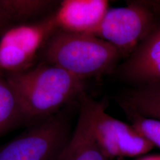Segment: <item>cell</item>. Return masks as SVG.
Instances as JSON below:
<instances>
[{
    "instance_id": "obj_1",
    "label": "cell",
    "mask_w": 160,
    "mask_h": 160,
    "mask_svg": "<svg viewBox=\"0 0 160 160\" xmlns=\"http://www.w3.org/2000/svg\"><path fill=\"white\" fill-rule=\"evenodd\" d=\"M5 75L28 119L33 122L58 113L85 92V80L45 61Z\"/></svg>"
},
{
    "instance_id": "obj_2",
    "label": "cell",
    "mask_w": 160,
    "mask_h": 160,
    "mask_svg": "<svg viewBox=\"0 0 160 160\" xmlns=\"http://www.w3.org/2000/svg\"><path fill=\"white\" fill-rule=\"evenodd\" d=\"M42 56L43 61L85 81L111 71L122 58L114 46L94 35L61 30L48 40Z\"/></svg>"
},
{
    "instance_id": "obj_3",
    "label": "cell",
    "mask_w": 160,
    "mask_h": 160,
    "mask_svg": "<svg viewBox=\"0 0 160 160\" xmlns=\"http://www.w3.org/2000/svg\"><path fill=\"white\" fill-rule=\"evenodd\" d=\"M71 136L69 122L56 113L0 145V160H58Z\"/></svg>"
},
{
    "instance_id": "obj_4",
    "label": "cell",
    "mask_w": 160,
    "mask_h": 160,
    "mask_svg": "<svg viewBox=\"0 0 160 160\" xmlns=\"http://www.w3.org/2000/svg\"><path fill=\"white\" fill-rule=\"evenodd\" d=\"M53 13L35 22L12 26L0 36V71L4 74L25 71L57 31Z\"/></svg>"
},
{
    "instance_id": "obj_5",
    "label": "cell",
    "mask_w": 160,
    "mask_h": 160,
    "mask_svg": "<svg viewBox=\"0 0 160 160\" xmlns=\"http://www.w3.org/2000/svg\"><path fill=\"white\" fill-rule=\"evenodd\" d=\"M154 15L142 4L109 8L91 34L105 40L128 58L157 25Z\"/></svg>"
},
{
    "instance_id": "obj_6",
    "label": "cell",
    "mask_w": 160,
    "mask_h": 160,
    "mask_svg": "<svg viewBox=\"0 0 160 160\" xmlns=\"http://www.w3.org/2000/svg\"><path fill=\"white\" fill-rule=\"evenodd\" d=\"M90 122L96 142L110 160L142 157L154 147L131 125L111 117L103 104L92 98Z\"/></svg>"
},
{
    "instance_id": "obj_7",
    "label": "cell",
    "mask_w": 160,
    "mask_h": 160,
    "mask_svg": "<svg viewBox=\"0 0 160 160\" xmlns=\"http://www.w3.org/2000/svg\"><path fill=\"white\" fill-rule=\"evenodd\" d=\"M108 5L105 0H64L53 17L58 30L91 34L102 21Z\"/></svg>"
},
{
    "instance_id": "obj_8",
    "label": "cell",
    "mask_w": 160,
    "mask_h": 160,
    "mask_svg": "<svg viewBox=\"0 0 160 160\" xmlns=\"http://www.w3.org/2000/svg\"><path fill=\"white\" fill-rule=\"evenodd\" d=\"M122 77L132 82H160V23L119 67Z\"/></svg>"
},
{
    "instance_id": "obj_9",
    "label": "cell",
    "mask_w": 160,
    "mask_h": 160,
    "mask_svg": "<svg viewBox=\"0 0 160 160\" xmlns=\"http://www.w3.org/2000/svg\"><path fill=\"white\" fill-rule=\"evenodd\" d=\"M91 97L82 93L78 100L79 113L71 139L58 160H110L92 135L90 122Z\"/></svg>"
},
{
    "instance_id": "obj_10",
    "label": "cell",
    "mask_w": 160,
    "mask_h": 160,
    "mask_svg": "<svg viewBox=\"0 0 160 160\" xmlns=\"http://www.w3.org/2000/svg\"><path fill=\"white\" fill-rule=\"evenodd\" d=\"M60 2L53 0H0V36L12 26L44 19L54 12Z\"/></svg>"
},
{
    "instance_id": "obj_11",
    "label": "cell",
    "mask_w": 160,
    "mask_h": 160,
    "mask_svg": "<svg viewBox=\"0 0 160 160\" xmlns=\"http://www.w3.org/2000/svg\"><path fill=\"white\" fill-rule=\"evenodd\" d=\"M122 105L125 111L160 121V82L144 84L128 92Z\"/></svg>"
},
{
    "instance_id": "obj_12",
    "label": "cell",
    "mask_w": 160,
    "mask_h": 160,
    "mask_svg": "<svg viewBox=\"0 0 160 160\" xmlns=\"http://www.w3.org/2000/svg\"><path fill=\"white\" fill-rule=\"evenodd\" d=\"M29 122L15 91L0 71V137Z\"/></svg>"
},
{
    "instance_id": "obj_13",
    "label": "cell",
    "mask_w": 160,
    "mask_h": 160,
    "mask_svg": "<svg viewBox=\"0 0 160 160\" xmlns=\"http://www.w3.org/2000/svg\"><path fill=\"white\" fill-rule=\"evenodd\" d=\"M131 121V125L153 146L160 148V121L125 111Z\"/></svg>"
},
{
    "instance_id": "obj_14",
    "label": "cell",
    "mask_w": 160,
    "mask_h": 160,
    "mask_svg": "<svg viewBox=\"0 0 160 160\" xmlns=\"http://www.w3.org/2000/svg\"><path fill=\"white\" fill-rule=\"evenodd\" d=\"M134 160H160V154L157 155H149L145 157H139Z\"/></svg>"
}]
</instances>
